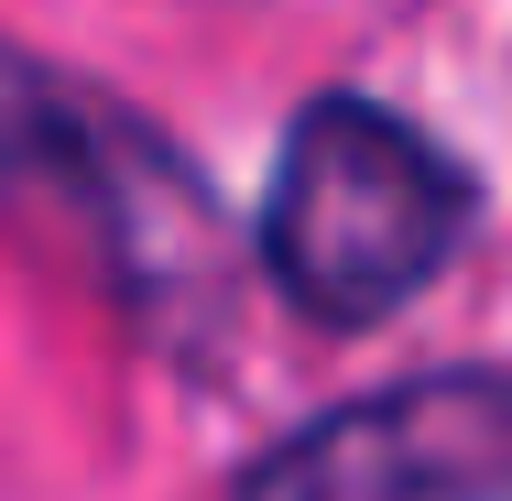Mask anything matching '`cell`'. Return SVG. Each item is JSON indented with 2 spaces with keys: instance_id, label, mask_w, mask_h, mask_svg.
<instances>
[{
  "instance_id": "1",
  "label": "cell",
  "mask_w": 512,
  "mask_h": 501,
  "mask_svg": "<svg viewBox=\"0 0 512 501\" xmlns=\"http://www.w3.org/2000/svg\"><path fill=\"white\" fill-rule=\"evenodd\" d=\"M480 240V164L371 88H316L273 131V175L251 207V273L284 316L327 338H371L425 305Z\"/></svg>"
},
{
  "instance_id": "2",
  "label": "cell",
  "mask_w": 512,
  "mask_h": 501,
  "mask_svg": "<svg viewBox=\"0 0 512 501\" xmlns=\"http://www.w3.org/2000/svg\"><path fill=\"white\" fill-rule=\"evenodd\" d=\"M11 175L66 197L77 240L99 251V284L142 316V338L197 349L218 305L240 295L251 218H229L207 164L186 142H164L120 88L22 55L11 66Z\"/></svg>"
},
{
  "instance_id": "3",
  "label": "cell",
  "mask_w": 512,
  "mask_h": 501,
  "mask_svg": "<svg viewBox=\"0 0 512 501\" xmlns=\"http://www.w3.org/2000/svg\"><path fill=\"white\" fill-rule=\"evenodd\" d=\"M229 501H512V360H447L284 425Z\"/></svg>"
}]
</instances>
